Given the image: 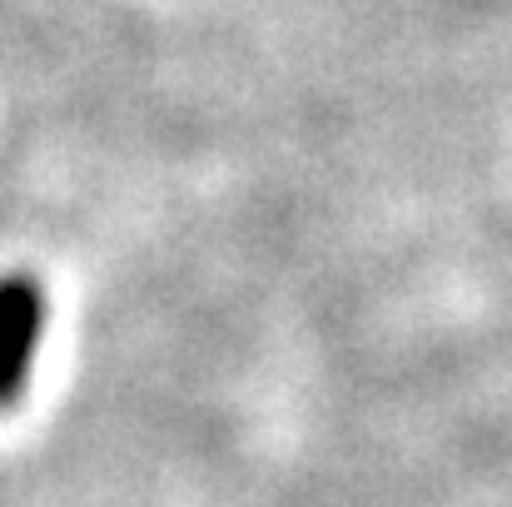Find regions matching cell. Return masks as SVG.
<instances>
[{
    "mask_svg": "<svg viewBox=\"0 0 512 507\" xmlns=\"http://www.w3.org/2000/svg\"><path fill=\"white\" fill-rule=\"evenodd\" d=\"M45 329V294L35 279H0V408L15 403L30 383V363Z\"/></svg>",
    "mask_w": 512,
    "mask_h": 507,
    "instance_id": "obj_1",
    "label": "cell"
}]
</instances>
